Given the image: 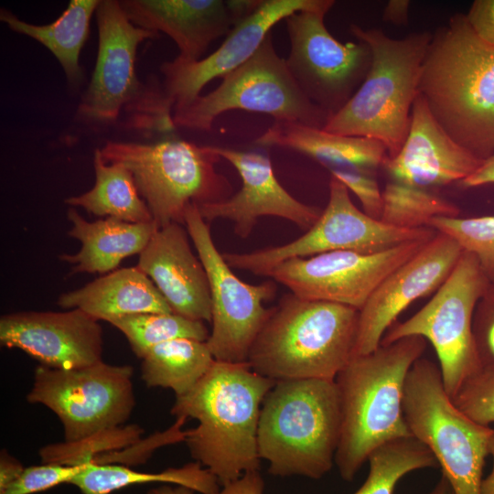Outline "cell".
<instances>
[{
    "label": "cell",
    "instance_id": "b9f144b4",
    "mask_svg": "<svg viewBox=\"0 0 494 494\" xmlns=\"http://www.w3.org/2000/svg\"><path fill=\"white\" fill-rule=\"evenodd\" d=\"M264 481L259 470L244 473L238 479L223 486L215 494H263Z\"/></svg>",
    "mask_w": 494,
    "mask_h": 494
},
{
    "label": "cell",
    "instance_id": "5bb4252c",
    "mask_svg": "<svg viewBox=\"0 0 494 494\" xmlns=\"http://www.w3.org/2000/svg\"><path fill=\"white\" fill-rule=\"evenodd\" d=\"M185 227L209 283L212 328L206 343L216 360L247 362L250 349L272 313L263 303L274 297L276 282L242 281L216 248L197 205L187 209Z\"/></svg>",
    "mask_w": 494,
    "mask_h": 494
},
{
    "label": "cell",
    "instance_id": "5b68a950",
    "mask_svg": "<svg viewBox=\"0 0 494 494\" xmlns=\"http://www.w3.org/2000/svg\"><path fill=\"white\" fill-rule=\"evenodd\" d=\"M349 30L369 47L370 66L354 94L328 118L323 129L375 139L385 146L387 156H394L408 134L433 35L413 33L395 39L380 29H363L358 25H350Z\"/></svg>",
    "mask_w": 494,
    "mask_h": 494
},
{
    "label": "cell",
    "instance_id": "c3c4849f",
    "mask_svg": "<svg viewBox=\"0 0 494 494\" xmlns=\"http://www.w3.org/2000/svg\"><path fill=\"white\" fill-rule=\"evenodd\" d=\"M429 494H454L448 481L442 476Z\"/></svg>",
    "mask_w": 494,
    "mask_h": 494
},
{
    "label": "cell",
    "instance_id": "1f68e13d",
    "mask_svg": "<svg viewBox=\"0 0 494 494\" xmlns=\"http://www.w3.org/2000/svg\"><path fill=\"white\" fill-rule=\"evenodd\" d=\"M381 220L407 230L429 227L437 217H457L460 209L433 190L390 180L382 190Z\"/></svg>",
    "mask_w": 494,
    "mask_h": 494
},
{
    "label": "cell",
    "instance_id": "4316f807",
    "mask_svg": "<svg viewBox=\"0 0 494 494\" xmlns=\"http://www.w3.org/2000/svg\"><path fill=\"white\" fill-rule=\"evenodd\" d=\"M100 1L71 0L64 12L48 25L23 21L5 8H1L0 20L13 31L26 35L46 47L58 59L68 82L77 87L83 79L80 65L81 51L89 36L91 18Z\"/></svg>",
    "mask_w": 494,
    "mask_h": 494
},
{
    "label": "cell",
    "instance_id": "8fae6325",
    "mask_svg": "<svg viewBox=\"0 0 494 494\" xmlns=\"http://www.w3.org/2000/svg\"><path fill=\"white\" fill-rule=\"evenodd\" d=\"M489 284L476 257L463 252L432 298L408 319L392 325L381 344L413 336L429 341L439 361L445 389L453 399L479 370L472 322L476 306Z\"/></svg>",
    "mask_w": 494,
    "mask_h": 494
},
{
    "label": "cell",
    "instance_id": "d590c367",
    "mask_svg": "<svg viewBox=\"0 0 494 494\" xmlns=\"http://www.w3.org/2000/svg\"><path fill=\"white\" fill-rule=\"evenodd\" d=\"M452 400L468 417L490 426L494 423V368L474 373Z\"/></svg>",
    "mask_w": 494,
    "mask_h": 494
},
{
    "label": "cell",
    "instance_id": "ee69618b",
    "mask_svg": "<svg viewBox=\"0 0 494 494\" xmlns=\"http://www.w3.org/2000/svg\"><path fill=\"white\" fill-rule=\"evenodd\" d=\"M488 184H494V155L484 160L469 177L458 182L463 188H478Z\"/></svg>",
    "mask_w": 494,
    "mask_h": 494
},
{
    "label": "cell",
    "instance_id": "2e32d148",
    "mask_svg": "<svg viewBox=\"0 0 494 494\" xmlns=\"http://www.w3.org/2000/svg\"><path fill=\"white\" fill-rule=\"evenodd\" d=\"M432 239L407 242L372 254L334 251L293 258L275 266L267 277L302 299L337 303L360 311L379 285Z\"/></svg>",
    "mask_w": 494,
    "mask_h": 494
},
{
    "label": "cell",
    "instance_id": "277c9868",
    "mask_svg": "<svg viewBox=\"0 0 494 494\" xmlns=\"http://www.w3.org/2000/svg\"><path fill=\"white\" fill-rule=\"evenodd\" d=\"M359 310L286 294L255 338L247 362L274 381L335 380L352 357Z\"/></svg>",
    "mask_w": 494,
    "mask_h": 494
},
{
    "label": "cell",
    "instance_id": "6da1fadb",
    "mask_svg": "<svg viewBox=\"0 0 494 494\" xmlns=\"http://www.w3.org/2000/svg\"><path fill=\"white\" fill-rule=\"evenodd\" d=\"M274 383L253 371L248 362L215 360L193 389L176 397L171 413L198 421L196 427L187 430L184 442L220 485L259 470L260 413Z\"/></svg>",
    "mask_w": 494,
    "mask_h": 494
},
{
    "label": "cell",
    "instance_id": "52a82bcc",
    "mask_svg": "<svg viewBox=\"0 0 494 494\" xmlns=\"http://www.w3.org/2000/svg\"><path fill=\"white\" fill-rule=\"evenodd\" d=\"M340 430L335 380L278 381L262 404L258 455L273 476L319 479L335 463Z\"/></svg>",
    "mask_w": 494,
    "mask_h": 494
},
{
    "label": "cell",
    "instance_id": "e0dca14e",
    "mask_svg": "<svg viewBox=\"0 0 494 494\" xmlns=\"http://www.w3.org/2000/svg\"><path fill=\"white\" fill-rule=\"evenodd\" d=\"M326 0H263L250 16L237 22L221 45L209 56L196 61L179 58L160 66L161 85L173 113L189 105L210 81L223 78L260 48L278 22L303 10L321 6Z\"/></svg>",
    "mask_w": 494,
    "mask_h": 494
},
{
    "label": "cell",
    "instance_id": "44dd1931",
    "mask_svg": "<svg viewBox=\"0 0 494 494\" xmlns=\"http://www.w3.org/2000/svg\"><path fill=\"white\" fill-rule=\"evenodd\" d=\"M483 161L446 132L419 92L406 139L394 156H386L382 166L391 180L433 190L462 181Z\"/></svg>",
    "mask_w": 494,
    "mask_h": 494
},
{
    "label": "cell",
    "instance_id": "74e56055",
    "mask_svg": "<svg viewBox=\"0 0 494 494\" xmlns=\"http://www.w3.org/2000/svg\"><path fill=\"white\" fill-rule=\"evenodd\" d=\"M82 466L43 463L24 468L17 479L2 494H34L62 483H70Z\"/></svg>",
    "mask_w": 494,
    "mask_h": 494
},
{
    "label": "cell",
    "instance_id": "8d00e7d4",
    "mask_svg": "<svg viewBox=\"0 0 494 494\" xmlns=\"http://www.w3.org/2000/svg\"><path fill=\"white\" fill-rule=\"evenodd\" d=\"M186 418L177 417L173 425L163 432H158L142 441L139 439L129 447L136 449L131 451L126 448L113 451L98 456L93 463L135 465L145 462L150 455L158 447L166 445L185 441L187 430H182Z\"/></svg>",
    "mask_w": 494,
    "mask_h": 494
},
{
    "label": "cell",
    "instance_id": "8992f818",
    "mask_svg": "<svg viewBox=\"0 0 494 494\" xmlns=\"http://www.w3.org/2000/svg\"><path fill=\"white\" fill-rule=\"evenodd\" d=\"M98 53L77 118L93 126L121 124L144 132L168 133L177 126L159 84H145L136 73L139 45L158 33L133 24L117 0H101L95 12Z\"/></svg>",
    "mask_w": 494,
    "mask_h": 494
},
{
    "label": "cell",
    "instance_id": "4dcf8cb0",
    "mask_svg": "<svg viewBox=\"0 0 494 494\" xmlns=\"http://www.w3.org/2000/svg\"><path fill=\"white\" fill-rule=\"evenodd\" d=\"M369 474L353 494H393L407 474L438 467L430 450L413 436L392 440L376 448L368 457Z\"/></svg>",
    "mask_w": 494,
    "mask_h": 494
},
{
    "label": "cell",
    "instance_id": "e575fe53",
    "mask_svg": "<svg viewBox=\"0 0 494 494\" xmlns=\"http://www.w3.org/2000/svg\"><path fill=\"white\" fill-rule=\"evenodd\" d=\"M429 227L452 238L464 252L473 254L489 282L494 283V215L437 217L429 222Z\"/></svg>",
    "mask_w": 494,
    "mask_h": 494
},
{
    "label": "cell",
    "instance_id": "60d3db41",
    "mask_svg": "<svg viewBox=\"0 0 494 494\" xmlns=\"http://www.w3.org/2000/svg\"><path fill=\"white\" fill-rule=\"evenodd\" d=\"M466 18L477 37L494 45V0L474 1Z\"/></svg>",
    "mask_w": 494,
    "mask_h": 494
},
{
    "label": "cell",
    "instance_id": "f546056e",
    "mask_svg": "<svg viewBox=\"0 0 494 494\" xmlns=\"http://www.w3.org/2000/svg\"><path fill=\"white\" fill-rule=\"evenodd\" d=\"M199 462L188 463L180 467L146 473L138 472L119 464L83 465L70 484L82 494H111L120 489L150 482L173 483L201 494H215L220 490L217 478Z\"/></svg>",
    "mask_w": 494,
    "mask_h": 494
},
{
    "label": "cell",
    "instance_id": "7c38bea8",
    "mask_svg": "<svg viewBox=\"0 0 494 494\" xmlns=\"http://www.w3.org/2000/svg\"><path fill=\"white\" fill-rule=\"evenodd\" d=\"M435 235L436 231L430 227L400 229L368 216L353 204L346 186L331 177L328 204L317 222L302 236L279 246L222 255L231 268L267 276L275 266L293 258L334 251L372 254Z\"/></svg>",
    "mask_w": 494,
    "mask_h": 494
},
{
    "label": "cell",
    "instance_id": "f6af8a7d",
    "mask_svg": "<svg viewBox=\"0 0 494 494\" xmlns=\"http://www.w3.org/2000/svg\"><path fill=\"white\" fill-rule=\"evenodd\" d=\"M410 2L407 0H392L386 5L383 19L398 25H404L408 21Z\"/></svg>",
    "mask_w": 494,
    "mask_h": 494
},
{
    "label": "cell",
    "instance_id": "7402d4cb",
    "mask_svg": "<svg viewBox=\"0 0 494 494\" xmlns=\"http://www.w3.org/2000/svg\"><path fill=\"white\" fill-rule=\"evenodd\" d=\"M183 226L171 223L157 229L139 254L136 266L153 281L172 312L211 322L208 274L193 253Z\"/></svg>",
    "mask_w": 494,
    "mask_h": 494
},
{
    "label": "cell",
    "instance_id": "7bdbcfd3",
    "mask_svg": "<svg viewBox=\"0 0 494 494\" xmlns=\"http://www.w3.org/2000/svg\"><path fill=\"white\" fill-rule=\"evenodd\" d=\"M25 467L5 450L0 455V494L14 483Z\"/></svg>",
    "mask_w": 494,
    "mask_h": 494
},
{
    "label": "cell",
    "instance_id": "d6986e66",
    "mask_svg": "<svg viewBox=\"0 0 494 494\" xmlns=\"http://www.w3.org/2000/svg\"><path fill=\"white\" fill-rule=\"evenodd\" d=\"M0 343L18 349L59 370H73L102 360L99 321L78 308L64 312L20 311L0 317Z\"/></svg>",
    "mask_w": 494,
    "mask_h": 494
},
{
    "label": "cell",
    "instance_id": "ab89813d",
    "mask_svg": "<svg viewBox=\"0 0 494 494\" xmlns=\"http://www.w3.org/2000/svg\"><path fill=\"white\" fill-rule=\"evenodd\" d=\"M334 177L352 191L360 201L363 212L368 216L380 220L382 212V191L373 173L352 170H329Z\"/></svg>",
    "mask_w": 494,
    "mask_h": 494
},
{
    "label": "cell",
    "instance_id": "ffe728a7",
    "mask_svg": "<svg viewBox=\"0 0 494 494\" xmlns=\"http://www.w3.org/2000/svg\"><path fill=\"white\" fill-rule=\"evenodd\" d=\"M213 147L220 158L237 170L242 188L225 199L198 207L208 223L215 220H231L235 234L245 239L263 216L285 219L306 231L317 222L322 210L297 200L280 184L268 156Z\"/></svg>",
    "mask_w": 494,
    "mask_h": 494
},
{
    "label": "cell",
    "instance_id": "bcb514c9",
    "mask_svg": "<svg viewBox=\"0 0 494 494\" xmlns=\"http://www.w3.org/2000/svg\"><path fill=\"white\" fill-rule=\"evenodd\" d=\"M489 455L492 457V468L489 475L482 479L480 494H494V429L489 443Z\"/></svg>",
    "mask_w": 494,
    "mask_h": 494
},
{
    "label": "cell",
    "instance_id": "cb8c5ba5",
    "mask_svg": "<svg viewBox=\"0 0 494 494\" xmlns=\"http://www.w3.org/2000/svg\"><path fill=\"white\" fill-rule=\"evenodd\" d=\"M255 144L294 150L329 170L352 169L374 174L387 156L385 146L375 139L338 134L288 122H274Z\"/></svg>",
    "mask_w": 494,
    "mask_h": 494
},
{
    "label": "cell",
    "instance_id": "7dc6e473",
    "mask_svg": "<svg viewBox=\"0 0 494 494\" xmlns=\"http://www.w3.org/2000/svg\"><path fill=\"white\" fill-rule=\"evenodd\" d=\"M193 490L183 487H170V486H162L156 489H152L148 491L147 494H193Z\"/></svg>",
    "mask_w": 494,
    "mask_h": 494
},
{
    "label": "cell",
    "instance_id": "7a4b0ae2",
    "mask_svg": "<svg viewBox=\"0 0 494 494\" xmlns=\"http://www.w3.org/2000/svg\"><path fill=\"white\" fill-rule=\"evenodd\" d=\"M419 92L446 132L481 160L494 155V45L456 14L433 35Z\"/></svg>",
    "mask_w": 494,
    "mask_h": 494
},
{
    "label": "cell",
    "instance_id": "603a6c76",
    "mask_svg": "<svg viewBox=\"0 0 494 494\" xmlns=\"http://www.w3.org/2000/svg\"><path fill=\"white\" fill-rule=\"evenodd\" d=\"M121 6L135 26L166 34L176 43L177 58L200 59L215 39L227 36L235 20L222 0H122Z\"/></svg>",
    "mask_w": 494,
    "mask_h": 494
},
{
    "label": "cell",
    "instance_id": "ac0fdd59",
    "mask_svg": "<svg viewBox=\"0 0 494 494\" xmlns=\"http://www.w3.org/2000/svg\"><path fill=\"white\" fill-rule=\"evenodd\" d=\"M463 252L456 241L436 231L418 253L392 272L359 311L352 357L375 350L403 310L444 284Z\"/></svg>",
    "mask_w": 494,
    "mask_h": 494
},
{
    "label": "cell",
    "instance_id": "4fadbf2b",
    "mask_svg": "<svg viewBox=\"0 0 494 494\" xmlns=\"http://www.w3.org/2000/svg\"><path fill=\"white\" fill-rule=\"evenodd\" d=\"M132 376L131 366L102 360L73 370L39 365L27 400L51 410L64 441L75 442L126 423L135 405Z\"/></svg>",
    "mask_w": 494,
    "mask_h": 494
},
{
    "label": "cell",
    "instance_id": "30bf717a",
    "mask_svg": "<svg viewBox=\"0 0 494 494\" xmlns=\"http://www.w3.org/2000/svg\"><path fill=\"white\" fill-rule=\"evenodd\" d=\"M221 79L215 90L173 113L177 127L209 131L215 120L231 110L319 128L328 121V113L306 96L285 59L276 53L271 34L246 62Z\"/></svg>",
    "mask_w": 494,
    "mask_h": 494
},
{
    "label": "cell",
    "instance_id": "ba28073f",
    "mask_svg": "<svg viewBox=\"0 0 494 494\" xmlns=\"http://www.w3.org/2000/svg\"><path fill=\"white\" fill-rule=\"evenodd\" d=\"M100 150L106 163H121L131 170L158 229L171 223L185 226L189 206L231 196V183L216 169L220 156L213 146L176 139L108 141Z\"/></svg>",
    "mask_w": 494,
    "mask_h": 494
},
{
    "label": "cell",
    "instance_id": "d6a6232c",
    "mask_svg": "<svg viewBox=\"0 0 494 494\" xmlns=\"http://www.w3.org/2000/svg\"><path fill=\"white\" fill-rule=\"evenodd\" d=\"M126 338L140 359L155 346L177 339L207 341L209 330L203 321L170 313H141L125 316L110 323Z\"/></svg>",
    "mask_w": 494,
    "mask_h": 494
},
{
    "label": "cell",
    "instance_id": "836d02e7",
    "mask_svg": "<svg viewBox=\"0 0 494 494\" xmlns=\"http://www.w3.org/2000/svg\"><path fill=\"white\" fill-rule=\"evenodd\" d=\"M144 430L137 424L109 428L75 442L48 445L39 451L43 463L70 467L92 463L104 454L122 450L141 439Z\"/></svg>",
    "mask_w": 494,
    "mask_h": 494
},
{
    "label": "cell",
    "instance_id": "f1b7e54d",
    "mask_svg": "<svg viewBox=\"0 0 494 494\" xmlns=\"http://www.w3.org/2000/svg\"><path fill=\"white\" fill-rule=\"evenodd\" d=\"M215 360L206 341L172 339L143 357L141 378L146 386L170 389L177 397L193 389Z\"/></svg>",
    "mask_w": 494,
    "mask_h": 494
},
{
    "label": "cell",
    "instance_id": "d4e9b609",
    "mask_svg": "<svg viewBox=\"0 0 494 494\" xmlns=\"http://www.w3.org/2000/svg\"><path fill=\"white\" fill-rule=\"evenodd\" d=\"M67 218L72 224L68 234L81 242V249L59 258L72 265L73 274L117 270L124 259L140 254L158 229L154 221L133 223L112 217L88 221L74 208L68 209Z\"/></svg>",
    "mask_w": 494,
    "mask_h": 494
},
{
    "label": "cell",
    "instance_id": "f35d334b",
    "mask_svg": "<svg viewBox=\"0 0 494 494\" xmlns=\"http://www.w3.org/2000/svg\"><path fill=\"white\" fill-rule=\"evenodd\" d=\"M472 332L479 370L494 368V283L489 284L476 306Z\"/></svg>",
    "mask_w": 494,
    "mask_h": 494
},
{
    "label": "cell",
    "instance_id": "9c48e42d",
    "mask_svg": "<svg viewBox=\"0 0 494 494\" xmlns=\"http://www.w3.org/2000/svg\"><path fill=\"white\" fill-rule=\"evenodd\" d=\"M403 414L411 435L437 461L454 494H480L493 429L463 413L446 392L439 366L421 357L410 369Z\"/></svg>",
    "mask_w": 494,
    "mask_h": 494
},
{
    "label": "cell",
    "instance_id": "83f0119b",
    "mask_svg": "<svg viewBox=\"0 0 494 494\" xmlns=\"http://www.w3.org/2000/svg\"><path fill=\"white\" fill-rule=\"evenodd\" d=\"M94 186L64 200L98 217H112L133 223L153 222L150 209L141 197L133 173L121 163H106L101 150L93 155Z\"/></svg>",
    "mask_w": 494,
    "mask_h": 494
},
{
    "label": "cell",
    "instance_id": "9a60e30c",
    "mask_svg": "<svg viewBox=\"0 0 494 494\" xmlns=\"http://www.w3.org/2000/svg\"><path fill=\"white\" fill-rule=\"evenodd\" d=\"M335 1L286 17L290 52L285 59L306 96L328 117L350 99L367 75L371 55L361 42L342 43L327 29L324 17Z\"/></svg>",
    "mask_w": 494,
    "mask_h": 494
},
{
    "label": "cell",
    "instance_id": "484cf974",
    "mask_svg": "<svg viewBox=\"0 0 494 494\" xmlns=\"http://www.w3.org/2000/svg\"><path fill=\"white\" fill-rule=\"evenodd\" d=\"M58 305L81 309L98 321L109 323L129 315L172 312L153 281L137 266L117 269L61 294Z\"/></svg>",
    "mask_w": 494,
    "mask_h": 494
},
{
    "label": "cell",
    "instance_id": "3957f363",
    "mask_svg": "<svg viewBox=\"0 0 494 494\" xmlns=\"http://www.w3.org/2000/svg\"><path fill=\"white\" fill-rule=\"evenodd\" d=\"M426 340L406 337L350 358L335 381L341 409V430L335 464L352 481L376 448L413 436L403 414L406 378L423 357Z\"/></svg>",
    "mask_w": 494,
    "mask_h": 494
}]
</instances>
